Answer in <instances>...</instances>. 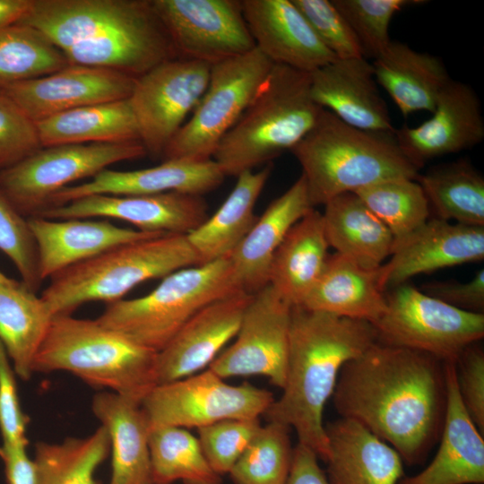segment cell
Masks as SVG:
<instances>
[{
  "instance_id": "obj_44",
  "label": "cell",
  "mask_w": 484,
  "mask_h": 484,
  "mask_svg": "<svg viewBox=\"0 0 484 484\" xmlns=\"http://www.w3.org/2000/svg\"><path fill=\"white\" fill-rule=\"evenodd\" d=\"M261 426L259 418L232 419L198 428L197 438L212 469L220 476L229 474Z\"/></svg>"
},
{
  "instance_id": "obj_15",
  "label": "cell",
  "mask_w": 484,
  "mask_h": 484,
  "mask_svg": "<svg viewBox=\"0 0 484 484\" xmlns=\"http://www.w3.org/2000/svg\"><path fill=\"white\" fill-rule=\"evenodd\" d=\"M291 307L270 285L254 294L233 342L208 368L223 379L264 376L282 389L288 363Z\"/></svg>"
},
{
  "instance_id": "obj_26",
  "label": "cell",
  "mask_w": 484,
  "mask_h": 484,
  "mask_svg": "<svg viewBox=\"0 0 484 484\" xmlns=\"http://www.w3.org/2000/svg\"><path fill=\"white\" fill-rule=\"evenodd\" d=\"M314 207L301 175L257 217L229 256L239 290L254 295L268 285L272 257L291 227Z\"/></svg>"
},
{
  "instance_id": "obj_5",
  "label": "cell",
  "mask_w": 484,
  "mask_h": 484,
  "mask_svg": "<svg viewBox=\"0 0 484 484\" xmlns=\"http://www.w3.org/2000/svg\"><path fill=\"white\" fill-rule=\"evenodd\" d=\"M323 108L310 94L309 73L274 64L212 160L238 177L290 151L315 125Z\"/></svg>"
},
{
  "instance_id": "obj_20",
  "label": "cell",
  "mask_w": 484,
  "mask_h": 484,
  "mask_svg": "<svg viewBox=\"0 0 484 484\" xmlns=\"http://www.w3.org/2000/svg\"><path fill=\"white\" fill-rule=\"evenodd\" d=\"M483 258L484 227L429 218L393 244L389 260L383 264L385 287H396L419 274Z\"/></svg>"
},
{
  "instance_id": "obj_11",
  "label": "cell",
  "mask_w": 484,
  "mask_h": 484,
  "mask_svg": "<svg viewBox=\"0 0 484 484\" xmlns=\"http://www.w3.org/2000/svg\"><path fill=\"white\" fill-rule=\"evenodd\" d=\"M146 154L140 142L46 146L1 169L0 188L21 214L35 217L69 184Z\"/></svg>"
},
{
  "instance_id": "obj_32",
  "label": "cell",
  "mask_w": 484,
  "mask_h": 484,
  "mask_svg": "<svg viewBox=\"0 0 484 484\" xmlns=\"http://www.w3.org/2000/svg\"><path fill=\"white\" fill-rule=\"evenodd\" d=\"M272 170L269 163L258 171L238 175L220 208L186 235L200 264L229 257L245 238L257 220L255 206Z\"/></svg>"
},
{
  "instance_id": "obj_38",
  "label": "cell",
  "mask_w": 484,
  "mask_h": 484,
  "mask_svg": "<svg viewBox=\"0 0 484 484\" xmlns=\"http://www.w3.org/2000/svg\"><path fill=\"white\" fill-rule=\"evenodd\" d=\"M152 484H221L208 463L197 436L177 427L151 428L149 436Z\"/></svg>"
},
{
  "instance_id": "obj_46",
  "label": "cell",
  "mask_w": 484,
  "mask_h": 484,
  "mask_svg": "<svg viewBox=\"0 0 484 484\" xmlns=\"http://www.w3.org/2000/svg\"><path fill=\"white\" fill-rule=\"evenodd\" d=\"M42 148L36 123L0 89V170Z\"/></svg>"
},
{
  "instance_id": "obj_12",
  "label": "cell",
  "mask_w": 484,
  "mask_h": 484,
  "mask_svg": "<svg viewBox=\"0 0 484 484\" xmlns=\"http://www.w3.org/2000/svg\"><path fill=\"white\" fill-rule=\"evenodd\" d=\"M272 392L249 383L228 384L206 368L172 382L155 385L143 399L150 428H200L232 419H257L274 401Z\"/></svg>"
},
{
  "instance_id": "obj_16",
  "label": "cell",
  "mask_w": 484,
  "mask_h": 484,
  "mask_svg": "<svg viewBox=\"0 0 484 484\" xmlns=\"http://www.w3.org/2000/svg\"><path fill=\"white\" fill-rule=\"evenodd\" d=\"M35 217L117 219L143 232L187 235L209 215L203 195L167 192L147 195L92 194L46 209Z\"/></svg>"
},
{
  "instance_id": "obj_8",
  "label": "cell",
  "mask_w": 484,
  "mask_h": 484,
  "mask_svg": "<svg viewBox=\"0 0 484 484\" xmlns=\"http://www.w3.org/2000/svg\"><path fill=\"white\" fill-rule=\"evenodd\" d=\"M239 290L229 257L179 269L145 296L108 305L96 320L159 352L202 308Z\"/></svg>"
},
{
  "instance_id": "obj_9",
  "label": "cell",
  "mask_w": 484,
  "mask_h": 484,
  "mask_svg": "<svg viewBox=\"0 0 484 484\" xmlns=\"http://www.w3.org/2000/svg\"><path fill=\"white\" fill-rule=\"evenodd\" d=\"M273 65L256 47L212 65L205 91L161 160H212L220 140L238 120Z\"/></svg>"
},
{
  "instance_id": "obj_37",
  "label": "cell",
  "mask_w": 484,
  "mask_h": 484,
  "mask_svg": "<svg viewBox=\"0 0 484 484\" xmlns=\"http://www.w3.org/2000/svg\"><path fill=\"white\" fill-rule=\"evenodd\" d=\"M109 451V436L103 426L86 437L38 442L33 459L36 484H99L94 473Z\"/></svg>"
},
{
  "instance_id": "obj_30",
  "label": "cell",
  "mask_w": 484,
  "mask_h": 484,
  "mask_svg": "<svg viewBox=\"0 0 484 484\" xmlns=\"http://www.w3.org/2000/svg\"><path fill=\"white\" fill-rule=\"evenodd\" d=\"M381 85L404 116L434 110L436 99L452 80L442 60L408 45L391 41L372 64Z\"/></svg>"
},
{
  "instance_id": "obj_21",
  "label": "cell",
  "mask_w": 484,
  "mask_h": 484,
  "mask_svg": "<svg viewBox=\"0 0 484 484\" xmlns=\"http://www.w3.org/2000/svg\"><path fill=\"white\" fill-rule=\"evenodd\" d=\"M225 177L213 160L203 162L168 160L152 168L126 171L106 169L87 182L69 186L55 194L47 209L92 194L147 195L179 192L203 195L218 188Z\"/></svg>"
},
{
  "instance_id": "obj_33",
  "label": "cell",
  "mask_w": 484,
  "mask_h": 484,
  "mask_svg": "<svg viewBox=\"0 0 484 484\" xmlns=\"http://www.w3.org/2000/svg\"><path fill=\"white\" fill-rule=\"evenodd\" d=\"M329 246L367 269L390 257L394 239L387 227L355 193H344L324 204L322 212Z\"/></svg>"
},
{
  "instance_id": "obj_35",
  "label": "cell",
  "mask_w": 484,
  "mask_h": 484,
  "mask_svg": "<svg viewBox=\"0 0 484 484\" xmlns=\"http://www.w3.org/2000/svg\"><path fill=\"white\" fill-rule=\"evenodd\" d=\"M51 319L40 296L22 281L0 284V341L23 381L32 376V364Z\"/></svg>"
},
{
  "instance_id": "obj_24",
  "label": "cell",
  "mask_w": 484,
  "mask_h": 484,
  "mask_svg": "<svg viewBox=\"0 0 484 484\" xmlns=\"http://www.w3.org/2000/svg\"><path fill=\"white\" fill-rule=\"evenodd\" d=\"M42 281L111 248L165 234L121 228L106 220L28 218Z\"/></svg>"
},
{
  "instance_id": "obj_45",
  "label": "cell",
  "mask_w": 484,
  "mask_h": 484,
  "mask_svg": "<svg viewBox=\"0 0 484 484\" xmlns=\"http://www.w3.org/2000/svg\"><path fill=\"white\" fill-rule=\"evenodd\" d=\"M324 46L336 58L364 57L350 25L331 0H291Z\"/></svg>"
},
{
  "instance_id": "obj_41",
  "label": "cell",
  "mask_w": 484,
  "mask_h": 484,
  "mask_svg": "<svg viewBox=\"0 0 484 484\" xmlns=\"http://www.w3.org/2000/svg\"><path fill=\"white\" fill-rule=\"evenodd\" d=\"M290 431L274 421L261 426L229 472L234 484H286L294 450Z\"/></svg>"
},
{
  "instance_id": "obj_28",
  "label": "cell",
  "mask_w": 484,
  "mask_h": 484,
  "mask_svg": "<svg viewBox=\"0 0 484 484\" xmlns=\"http://www.w3.org/2000/svg\"><path fill=\"white\" fill-rule=\"evenodd\" d=\"M325 431L330 484H398L403 477L400 454L359 424L340 417Z\"/></svg>"
},
{
  "instance_id": "obj_13",
  "label": "cell",
  "mask_w": 484,
  "mask_h": 484,
  "mask_svg": "<svg viewBox=\"0 0 484 484\" xmlns=\"http://www.w3.org/2000/svg\"><path fill=\"white\" fill-rule=\"evenodd\" d=\"M211 65L173 58L136 77L128 98L146 153L160 158L193 112L210 78Z\"/></svg>"
},
{
  "instance_id": "obj_18",
  "label": "cell",
  "mask_w": 484,
  "mask_h": 484,
  "mask_svg": "<svg viewBox=\"0 0 484 484\" xmlns=\"http://www.w3.org/2000/svg\"><path fill=\"white\" fill-rule=\"evenodd\" d=\"M432 117L416 127L395 129L396 142L419 169L433 159L469 149L484 138L481 105L467 83L451 80L439 94Z\"/></svg>"
},
{
  "instance_id": "obj_22",
  "label": "cell",
  "mask_w": 484,
  "mask_h": 484,
  "mask_svg": "<svg viewBox=\"0 0 484 484\" xmlns=\"http://www.w3.org/2000/svg\"><path fill=\"white\" fill-rule=\"evenodd\" d=\"M309 77L313 100L344 123L366 131H395L372 64L365 57L336 58Z\"/></svg>"
},
{
  "instance_id": "obj_39",
  "label": "cell",
  "mask_w": 484,
  "mask_h": 484,
  "mask_svg": "<svg viewBox=\"0 0 484 484\" xmlns=\"http://www.w3.org/2000/svg\"><path fill=\"white\" fill-rule=\"evenodd\" d=\"M70 65L41 32L25 24L0 28V89Z\"/></svg>"
},
{
  "instance_id": "obj_40",
  "label": "cell",
  "mask_w": 484,
  "mask_h": 484,
  "mask_svg": "<svg viewBox=\"0 0 484 484\" xmlns=\"http://www.w3.org/2000/svg\"><path fill=\"white\" fill-rule=\"evenodd\" d=\"M354 193L387 227L394 243L414 232L430 216L428 199L413 178H389Z\"/></svg>"
},
{
  "instance_id": "obj_27",
  "label": "cell",
  "mask_w": 484,
  "mask_h": 484,
  "mask_svg": "<svg viewBox=\"0 0 484 484\" xmlns=\"http://www.w3.org/2000/svg\"><path fill=\"white\" fill-rule=\"evenodd\" d=\"M383 264L360 266L338 253L329 255L315 286L301 306L374 324L386 309Z\"/></svg>"
},
{
  "instance_id": "obj_3",
  "label": "cell",
  "mask_w": 484,
  "mask_h": 484,
  "mask_svg": "<svg viewBox=\"0 0 484 484\" xmlns=\"http://www.w3.org/2000/svg\"><path fill=\"white\" fill-rule=\"evenodd\" d=\"M376 341V331L369 322L292 307L285 383L281 395L264 415L267 421L293 429L298 443L325 462L326 402L344 365Z\"/></svg>"
},
{
  "instance_id": "obj_7",
  "label": "cell",
  "mask_w": 484,
  "mask_h": 484,
  "mask_svg": "<svg viewBox=\"0 0 484 484\" xmlns=\"http://www.w3.org/2000/svg\"><path fill=\"white\" fill-rule=\"evenodd\" d=\"M198 264L186 235H160L116 246L57 272L40 298L52 317L72 315L84 303H114L148 280Z\"/></svg>"
},
{
  "instance_id": "obj_31",
  "label": "cell",
  "mask_w": 484,
  "mask_h": 484,
  "mask_svg": "<svg viewBox=\"0 0 484 484\" xmlns=\"http://www.w3.org/2000/svg\"><path fill=\"white\" fill-rule=\"evenodd\" d=\"M322 212L315 208L296 222L277 248L268 285L291 307L301 306L329 255Z\"/></svg>"
},
{
  "instance_id": "obj_49",
  "label": "cell",
  "mask_w": 484,
  "mask_h": 484,
  "mask_svg": "<svg viewBox=\"0 0 484 484\" xmlns=\"http://www.w3.org/2000/svg\"><path fill=\"white\" fill-rule=\"evenodd\" d=\"M420 290L454 307L483 314L484 270H479L468 281H444L423 284Z\"/></svg>"
},
{
  "instance_id": "obj_43",
  "label": "cell",
  "mask_w": 484,
  "mask_h": 484,
  "mask_svg": "<svg viewBox=\"0 0 484 484\" xmlns=\"http://www.w3.org/2000/svg\"><path fill=\"white\" fill-rule=\"evenodd\" d=\"M0 251L13 264L22 283L37 292L42 283L37 244L28 218L21 214L0 188Z\"/></svg>"
},
{
  "instance_id": "obj_10",
  "label": "cell",
  "mask_w": 484,
  "mask_h": 484,
  "mask_svg": "<svg viewBox=\"0 0 484 484\" xmlns=\"http://www.w3.org/2000/svg\"><path fill=\"white\" fill-rule=\"evenodd\" d=\"M377 341L454 362L484 336V314L465 311L409 284L386 295V309L373 324Z\"/></svg>"
},
{
  "instance_id": "obj_36",
  "label": "cell",
  "mask_w": 484,
  "mask_h": 484,
  "mask_svg": "<svg viewBox=\"0 0 484 484\" xmlns=\"http://www.w3.org/2000/svg\"><path fill=\"white\" fill-rule=\"evenodd\" d=\"M416 180L437 219L484 227V177L470 161L436 165Z\"/></svg>"
},
{
  "instance_id": "obj_17",
  "label": "cell",
  "mask_w": 484,
  "mask_h": 484,
  "mask_svg": "<svg viewBox=\"0 0 484 484\" xmlns=\"http://www.w3.org/2000/svg\"><path fill=\"white\" fill-rule=\"evenodd\" d=\"M135 80L112 69L68 65L1 90L36 123L73 108L127 99Z\"/></svg>"
},
{
  "instance_id": "obj_6",
  "label": "cell",
  "mask_w": 484,
  "mask_h": 484,
  "mask_svg": "<svg viewBox=\"0 0 484 484\" xmlns=\"http://www.w3.org/2000/svg\"><path fill=\"white\" fill-rule=\"evenodd\" d=\"M157 352L96 319L53 316L37 351L32 374L69 372L86 384L142 402L157 385Z\"/></svg>"
},
{
  "instance_id": "obj_50",
  "label": "cell",
  "mask_w": 484,
  "mask_h": 484,
  "mask_svg": "<svg viewBox=\"0 0 484 484\" xmlns=\"http://www.w3.org/2000/svg\"><path fill=\"white\" fill-rule=\"evenodd\" d=\"M27 445H0V458L4 465L8 484H36V467L27 454Z\"/></svg>"
},
{
  "instance_id": "obj_47",
  "label": "cell",
  "mask_w": 484,
  "mask_h": 484,
  "mask_svg": "<svg viewBox=\"0 0 484 484\" xmlns=\"http://www.w3.org/2000/svg\"><path fill=\"white\" fill-rule=\"evenodd\" d=\"M479 342L466 347L454 366L461 401L473 423L484 435V350Z\"/></svg>"
},
{
  "instance_id": "obj_51",
  "label": "cell",
  "mask_w": 484,
  "mask_h": 484,
  "mask_svg": "<svg viewBox=\"0 0 484 484\" xmlns=\"http://www.w3.org/2000/svg\"><path fill=\"white\" fill-rule=\"evenodd\" d=\"M286 484H330L318 456L307 446H294L290 476Z\"/></svg>"
},
{
  "instance_id": "obj_25",
  "label": "cell",
  "mask_w": 484,
  "mask_h": 484,
  "mask_svg": "<svg viewBox=\"0 0 484 484\" xmlns=\"http://www.w3.org/2000/svg\"><path fill=\"white\" fill-rule=\"evenodd\" d=\"M446 409L440 443L430 463L398 484H484V435L466 411L453 362L445 363Z\"/></svg>"
},
{
  "instance_id": "obj_14",
  "label": "cell",
  "mask_w": 484,
  "mask_h": 484,
  "mask_svg": "<svg viewBox=\"0 0 484 484\" xmlns=\"http://www.w3.org/2000/svg\"><path fill=\"white\" fill-rule=\"evenodd\" d=\"M177 56L211 65L255 48L238 0H151Z\"/></svg>"
},
{
  "instance_id": "obj_29",
  "label": "cell",
  "mask_w": 484,
  "mask_h": 484,
  "mask_svg": "<svg viewBox=\"0 0 484 484\" xmlns=\"http://www.w3.org/2000/svg\"><path fill=\"white\" fill-rule=\"evenodd\" d=\"M91 409L109 436L112 453L109 484H152L151 428L141 402L105 391L94 395Z\"/></svg>"
},
{
  "instance_id": "obj_53",
  "label": "cell",
  "mask_w": 484,
  "mask_h": 484,
  "mask_svg": "<svg viewBox=\"0 0 484 484\" xmlns=\"http://www.w3.org/2000/svg\"><path fill=\"white\" fill-rule=\"evenodd\" d=\"M16 281L9 278L0 271V284H13Z\"/></svg>"
},
{
  "instance_id": "obj_34",
  "label": "cell",
  "mask_w": 484,
  "mask_h": 484,
  "mask_svg": "<svg viewBox=\"0 0 484 484\" xmlns=\"http://www.w3.org/2000/svg\"><path fill=\"white\" fill-rule=\"evenodd\" d=\"M36 125L42 147L140 142L128 99L73 108Z\"/></svg>"
},
{
  "instance_id": "obj_48",
  "label": "cell",
  "mask_w": 484,
  "mask_h": 484,
  "mask_svg": "<svg viewBox=\"0 0 484 484\" xmlns=\"http://www.w3.org/2000/svg\"><path fill=\"white\" fill-rule=\"evenodd\" d=\"M15 372L0 341V433L2 444L28 445V418L23 413L18 395Z\"/></svg>"
},
{
  "instance_id": "obj_19",
  "label": "cell",
  "mask_w": 484,
  "mask_h": 484,
  "mask_svg": "<svg viewBox=\"0 0 484 484\" xmlns=\"http://www.w3.org/2000/svg\"><path fill=\"white\" fill-rule=\"evenodd\" d=\"M252 296L235 291L207 305L189 319L157 352V385L208 368L235 338Z\"/></svg>"
},
{
  "instance_id": "obj_42",
  "label": "cell",
  "mask_w": 484,
  "mask_h": 484,
  "mask_svg": "<svg viewBox=\"0 0 484 484\" xmlns=\"http://www.w3.org/2000/svg\"><path fill=\"white\" fill-rule=\"evenodd\" d=\"M355 34L366 58L378 56L390 44L393 15L419 0H331Z\"/></svg>"
},
{
  "instance_id": "obj_1",
  "label": "cell",
  "mask_w": 484,
  "mask_h": 484,
  "mask_svg": "<svg viewBox=\"0 0 484 484\" xmlns=\"http://www.w3.org/2000/svg\"><path fill=\"white\" fill-rule=\"evenodd\" d=\"M332 398L341 418L391 445L403 462L417 464L440 437L444 425L445 363L376 341L344 365Z\"/></svg>"
},
{
  "instance_id": "obj_23",
  "label": "cell",
  "mask_w": 484,
  "mask_h": 484,
  "mask_svg": "<svg viewBox=\"0 0 484 484\" xmlns=\"http://www.w3.org/2000/svg\"><path fill=\"white\" fill-rule=\"evenodd\" d=\"M240 4L255 47L273 64L310 73L336 59L291 0Z\"/></svg>"
},
{
  "instance_id": "obj_2",
  "label": "cell",
  "mask_w": 484,
  "mask_h": 484,
  "mask_svg": "<svg viewBox=\"0 0 484 484\" xmlns=\"http://www.w3.org/2000/svg\"><path fill=\"white\" fill-rule=\"evenodd\" d=\"M18 23L41 32L70 65L138 77L177 57L151 0H31Z\"/></svg>"
},
{
  "instance_id": "obj_52",
  "label": "cell",
  "mask_w": 484,
  "mask_h": 484,
  "mask_svg": "<svg viewBox=\"0 0 484 484\" xmlns=\"http://www.w3.org/2000/svg\"><path fill=\"white\" fill-rule=\"evenodd\" d=\"M30 4L31 0H0V28L18 23Z\"/></svg>"
},
{
  "instance_id": "obj_4",
  "label": "cell",
  "mask_w": 484,
  "mask_h": 484,
  "mask_svg": "<svg viewBox=\"0 0 484 484\" xmlns=\"http://www.w3.org/2000/svg\"><path fill=\"white\" fill-rule=\"evenodd\" d=\"M290 151L302 168L314 208L385 179H417L419 174L401 151L394 132L359 129L324 108Z\"/></svg>"
}]
</instances>
